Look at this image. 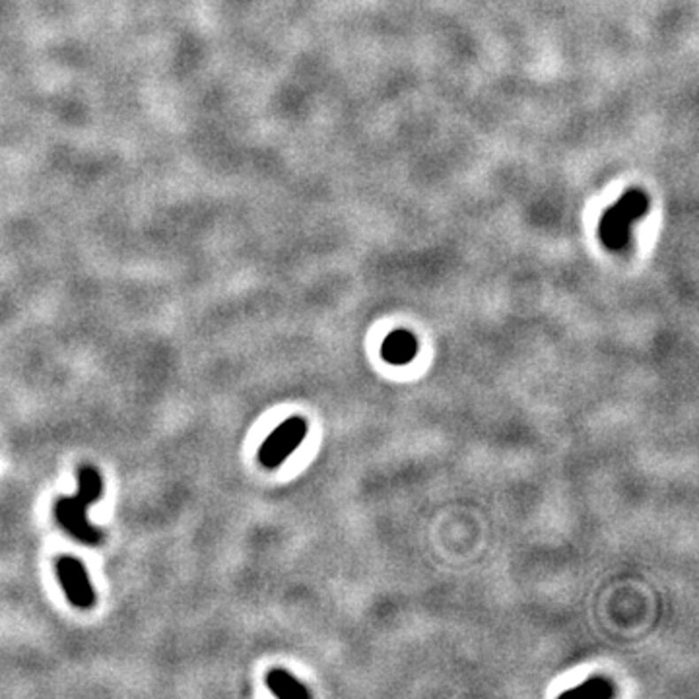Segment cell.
Masks as SVG:
<instances>
[{
    "label": "cell",
    "mask_w": 699,
    "mask_h": 699,
    "mask_svg": "<svg viewBox=\"0 0 699 699\" xmlns=\"http://www.w3.org/2000/svg\"><path fill=\"white\" fill-rule=\"evenodd\" d=\"M104 494V478L97 468L84 465L78 471V489L73 495L58 497L55 503V518L78 542L84 546H99L104 542V534L99 528L89 523L86 515L88 507L97 503Z\"/></svg>",
    "instance_id": "1"
},
{
    "label": "cell",
    "mask_w": 699,
    "mask_h": 699,
    "mask_svg": "<svg viewBox=\"0 0 699 699\" xmlns=\"http://www.w3.org/2000/svg\"><path fill=\"white\" fill-rule=\"evenodd\" d=\"M649 210V198L641 188H629L606 210L598 224V239L612 253H622L629 243V229Z\"/></svg>",
    "instance_id": "2"
},
{
    "label": "cell",
    "mask_w": 699,
    "mask_h": 699,
    "mask_svg": "<svg viewBox=\"0 0 699 699\" xmlns=\"http://www.w3.org/2000/svg\"><path fill=\"white\" fill-rule=\"evenodd\" d=\"M307 435V422L302 416H292L274 427L258 449V463L268 471L282 466L292 457Z\"/></svg>",
    "instance_id": "3"
},
{
    "label": "cell",
    "mask_w": 699,
    "mask_h": 699,
    "mask_svg": "<svg viewBox=\"0 0 699 699\" xmlns=\"http://www.w3.org/2000/svg\"><path fill=\"white\" fill-rule=\"evenodd\" d=\"M57 577L70 604L78 611H92L97 603L96 588L89 581L86 565L76 556H61L57 559Z\"/></svg>",
    "instance_id": "4"
},
{
    "label": "cell",
    "mask_w": 699,
    "mask_h": 699,
    "mask_svg": "<svg viewBox=\"0 0 699 699\" xmlns=\"http://www.w3.org/2000/svg\"><path fill=\"white\" fill-rule=\"evenodd\" d=\"M418 354V341L412 333L395 331L385 338L381 346V356L387 364L404 365L411 364Z\"/></svg>",
    "instance_id": "5"
},
{
    "label": "cell",
    "mask_w": 699,
    "mask_h": 699,
    "mask_svg": "<svg viewBox=\"0 0 699 699\" xmlns=\"http://www.w3.org/2000/svg\"><path fill=\"white\" fill-rule=\"evenodd\" d=\"M266 686L276 697L282 699H309L311 692L297 680L296 676L286 672L284 668H274L266 674Z\"/></svg>",
    "instance_id": "6"
},
{
    "label": "cell",
    "mask_w": 699,
    "mask_h": 699,
    "mask_svg": "<svg viewBox=\"0 0 699 699\" xmlns=\"http://www.w3.org/2000/svg\"><path fill=\"white\" fill-rule=\"evenodd\" d=\"M565 694H579V695H591V697H611L614 694L612 684L604 680V678H593V680H587L579 687H573Z\"/></svg>",
    "instance_id": "7"
}]
</instances>
